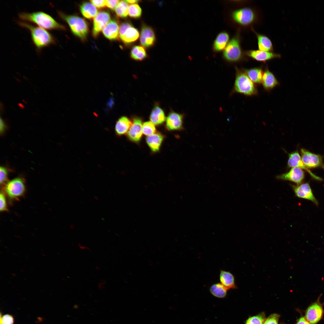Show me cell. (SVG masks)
Wrapping results in <instances>:
<instances>
[{"instance_id":"1","label":"cell","mask_w":324,"mask_h":324,"mask_svg":"<svg viewBox=\"0 0 324 324\" xmlns=\"http://www.w3.org/2000/svg\"><path fill=\"white\" fill-rule=\"evenodd\" d=\"M22 20L34 23L50 30H64L65 27L57 22L49 15L42 11L31 13L22 12L19 15Z\"/></svg>"},{"instance_id":"2","label":"cell","mask_w":324,"mask_h":324,"mask_svg":"<svg viewBox=\"0 0 324 324\" xmlns=\"http://www.w3.org/2000/svg\"><path fill=\"white\" fill-rule=\"evenodd\" d=\"M18 24L30 31L32 41L38 49L55 43L54 37L44 29L24 22H18Z\"/></svg>"},{"instance_id":"3","label":"cell","mask_w":324,"mask_h":324,"mask_svg":"<svg viewBox=\"0 0 324 324\" xmlns=\"http://www.w3.org/2000/svg\"><path fill=\"white\" fill-rule=\"evenodd\" d=\"M233 91L247 96L256 95L258 90L255 84L250 79L244 70L236 69Z\"/></svg>"},{"instance_id":"4","label":"cell","mask_w":324,"mask_h":324,"mask_svg":"<svg viewBox=\"0 0 324 324\" xmlns=\"http://www.w3.org/2000/svg\"><path fill=\"white\" fill-rule=\"evenodd\" d=\"M58 13L59 16L68 23L74 34L82 39L86 38L88 32V26L85 20L77 16L67 15L60 11Z\"/></svg>"},{"instance_id":"5","label":"cell","mask_w":324,"mask_h":324,"mask_svg":"<svg viewBox=\"0 0 324 324\" xmlns=\"http://www.w3.org/2000/svg\"><path fill=\"white\" fill-rule=\"evenodd\" d=\"M5 193L11 199H17L22 196L26 190L24 179L21 178H15L7 182L4 186Z\"/></svg>"},{"instance_id":"6","label":"cell","mask_w":324,"mask_h":324,"mask_svg":"<svg viewBox=\"0 0 324 324\" xmlns=\"http://www.w3.org/2000/svg\"><path fill=\"white\" fill-rule=\"evenodd\" d=\"M224 58L231 62L239 61L242 57V53L239 39L236 37L228 43L223 52Z\"/></svg>"},{"instance_id":"7","label":"cell","mask_w":324,"mask_h":324,"mask_svg":"<svg viewBox=\"0 0 324 324\" xmlns=\"http://www.w3.org/2000/svg\"><path fill=\"white\" fill-rule=\"evenodd\" d=\"M300 152L302 161L308 168H320L324 169V163L321 155L303 148L301 149Z\"/></svg>"},{"instance_id":"8","label":"cell","mask_w":324,"mask_h":324,"mask_svg":"<svg viewBox=\"0 0 324 324\" xmlns=\"http://www.w3.org/2000/svg\"><path fill=\"white\" fill-rule=\"evenodd\" d=\"M233 20L243 26H248L254 22L256 14L254 11L249 8H244L236 10L232 14Z\"/></svg>"},{"instance_id":"9","label":"cell","mask_w":324,"mask_h":324,"mask_svg":"<svg viewBox=\"0 0 324 324\" xmlns=\"http://www.w3.org/2000/svg\"><path fill=\"white\" fill-rule=\"evenodd\" d=\"M321 296L317 301L309 306L305 311V318L310 324H316L323 316V310L319 300Z\"/></svg>"},{"instance_id":"10","label":"cell","mask_w":324,"mask_h":324,"mask_svg":"<svg viewBox=\"0 0 324 324\" xmlns=\"http://www.w3.org/2000/svg\"><path fill=\"white\" fill-rule=\"evenodd\" d=\"M119 34L121 40L126 44L136 41L139 36L138 30L128 22H123L121 24L119 28Z\"/></svg>"},{"instance_id":"11","label":"cell","mask_w":324,"mask_h":324,"mask_svg":"<svg viewBox=\"0 0 324 324\" xmlns=\"http://www.w3.org/2000/svg\"><path fill=\"white\" fill-rule=\"evenodd\" d=\"M291 186L296 196L310 200L318 206V202L314 196L309 182L302 183L297 185H292Z\"/></svg>"},{"instance_id":"12","label":"cell","mask_w":324,"mask_h":324,"mask_svg":"<svg viewBox=\"0 0 324 324\" xmlns=\"http://www.w3.org/2000/svg\"><path fill=\"white\" fill-rule=\"evenodd\" d=\"M287 165L289 168L298 167L308 172L313 179L315 180L319 181H321L323 180L321 177L314 174L306 166L302 161L301 156L297 151L289 154Z\"/></svg>"},{"instance_id":"13","label":"cell","mask_w":324,"mask_h":324,"mask_svg":"<svg viewBox=\"0 0 324 324\" xmlns=\"http://www.w3.org/2000/svg\"><path fill=\"white\" fill-rule=\"evenodd\" d=\"M304 177V172L302 169L293 167L288 172L278 175L276 178L279 180L289 181L298 185L302 183Z\"/></svg>"},{"instance_id":"14","label":"cell","mask_w":324,"mask_h":324,"mask_svg":"<svg viewBox=\"0 0 324 324\" xmlns=\"http://www.w3.org/2000/svg\"><path fill=\"white\" fill-rule=\"evenodd\" d=\"M132 122L128 132L127 137L131 141L137 143L140 141L142 135V120L140 118L136 117L133 118Z\"/></svg>"},{"instance_id":"15","label":"cell","mask_w":324,"mask_h":324,"mask_svg":"<svg viewBox=\"0 0 324 324\" xmlns=\"http://www.w3.org/2000/svg\"><path fill=\"white\" fill-rule=\"evenodd\" d=\"M184 115L172 111L166 119V127L170 130H182L184 128Z\"/></svg>"},{"instance_id":"16","label":"cell","mask_w":324,"mask_h":324,"mask_svg":"<svg viewBox=\"0 0 324 324\" xmlns=\"http://www.w3.org/2000/svg\"><path fill=\"white\" fill-rule=\"evenodd\" d=\"M110 20V15L108 12L101 11L97 14L94 20L92 34L94 37H96L98 35Z\"/></svg>"},{"instance_id":"17","label":"cell","mask_w":324,"mask_h":324,"mask_svg":"<svg viewBox=\"0 0 324 324\" xmlns=\"http://www.w3.org/2000/svg\"><path fill=\"white\" fill-rule=\"evenodd\" d=\"M245 54L248 56L259 62H265L268 60L280 57V55L270 52L260 50H250Z\"/></svg>"},{"instance_id":"18","label":"cell","mask_w":324,"mask_h":324,"mask_svg":"<svg viewBox=\"0 0 324 324\" xmlns=\"http://www.w3.org/2000/svg\"><path fill=\"white\" fill-rule=\"evenodd\" d=\"M155 40V35L153 30L150 27L142 26L140 37L141 44L145 47H149L154 45Z\"/></svg>"},{"instance_id":"19","label":"cell","mask_w":324,"mask_h":324,"mask_svg":"<svg viewBox=\"0 0 324 324\" xmlns=\"http://www.w3.org/2000/svg\"><path fill=\"white\" fill-rule=\"evenodd\" d=\"M219 280L220 283L228 290L237 288L236 284L235 277L229 271L220 270Z\"/></svg>"},{"instance_id":"20","label":"cell","mask_w":324,"mask_h":324,"mask_svg":"<svg viewBox=\"0 0 324 324\" xmlns=\"http://www.w3.org/2000/svg\"><path fill=\"white\" fill-rule=\"evenodd\" d=\"M119 28L117 22L112 20L103 29L102 33L106 38L110 40H115L119 36Z\"/></svg>"},{"instance_id":"21","label":"cell","mask_w":324,"mask_h":324,"mask_svg":"<svg viewBox=\"0 0 324 324\" xmlns=\"http://www.w3.org/2000/svg\"><path fill=\"white\" fill-rule=\"evenodd\" d=\"M262 83L264 88L269 91L279 84V83L274 74L266 69L263 72Z\"/></svg>"},{"instance_id":"22","label":"cell","mask_w":324,"mask_h":324,"mask_svg":"<svg viewBox=\"0 0 324 324\" xmlns=\"http://www.w3.org/2000/svg\"><path fill=\"white\" fill-rule=\"evenodd\" d=\"M132 122L127 117L123 116L116 122L115 126V131L118 136H121L128 132Z\"/></svg>"},{"instance_id":"23","label":"cell","mask_w":324,"mask_h":324,"mask_svg":"<svg viewBox=\"0 0 324 324\" xmlns=\"http://www.w3.org/2000/svg\"><path fill=\"white\" fill-rule=\"evenodd\" d=\"M164 138L162 134L158 132L148 136L146 140L151 151L153 152H156L159 151Z\"/></svg>"},{"instance_id":"24","label":"cell","mask_w":324,"mask_h":324,"mask_svg":"<svg viewBox=\"0 0 324 324\" xmlns=\"http://www.w3.org/2000/svg\"><path fill=\"white\" fill-rule=\"evenodd\" d=\"M149 119L154 125H158L163 124L166 118L163 110L159 106L156 105L151 111Z\"/></svg>"},{"instance_id":"25","label":"cell","mask_w":324,"mask_h":324,"mask_svg":"<svg viewBox=\"0 0 324 324\" xmlns=\"http://www.w3.org/2000/svg\"><path fill=\"white\" fill-rule=\"evenodd\" d=\"M229 39V34L225 32L220 33L217 36L214 43L213 48L216 51H220L224 49Z\"/></svg>"},{"instance_id":"26","label":"cell","mask_w":324,"mask_h":324,"mask_svg":"<svg viewBox=\"0 0 324 324\" xmlns=\"http://www.w3.org/2000/svg\"><path fill=\"white\" fill-rule=\"evenodd\" d=\"M243 70L248 77L254 83L257 84L262 83L264 72L261 68H254Z\"/></svg>"},{"instance_id":"27","label":"cell","mask_w":324,"mask_h":324,"mask_svg":"<svg viewBox=\"0 0 324 324\" xmlns=\"http://www.w3.org/2000/svg\"><path fill=\"white\" fill-rule=\"evenodd\" d=\"M81 12L86 18L93 19L97 15L98 10L93 4L88 2L83 3L80 7Z\"/></svg>"},{"instance_id":"28","label":"cell","mask_w":324,"mask_h":324,"mask_svg":"<svg viewBox=\"0 0 324 324\" xmlns=\"http://www.w3.org/2000/svg\"><path fill=\"white\" fill-rule=\"evenodd\" d=\"M259 50L271 52L273 49L272 43L270 39L264 35L256 34Z\"/></svg>"},{"instance_id":"29","label":"cell","mask_w":324,"mask_h":324,"mask_svg":"<svg viewBox=\"0 0 324 324\" xmlns=\"http://www.w3.org/2000/svg\"><path fill=\"white\" fill-rule=\"evenodd\" d=\"M210 293L214 296L219 298H223L226 296L228 290L220 283L212 284L209 289Z\"/></svg>"},{"instance_id":"30","label":"cell","mask_w":324,"mask_h":324,"mask_svg":"<svg viewBox=\"0 0 324 324\" xmlns=\"http://www.w3.org/2000/svg\"><path fill=\"white\" fill-rule=\"evenodd\" d=\"M131 57L136 60H142L147 56L146 51L141 46H136L132 48L131 52Z\"/></svg>"},{"instance_id":"31","label":"cell","mask_w":324,"mask_h":324,"mask_svg":"<svg viewBox=\"0 0 324 324\" xmlns=\"http://www.w3.org/2000/svg\"><path fill=\"white\" fill-rule=\"evenodd\" d=\"M128 4L125 1H120L116 8L115 11L117 16L120 18H124L128 14Z\"/></svg>"},{"instance_id":"32","label":"cell","mask_w":324,"mask_h":324,"mask_svg":"<svg viewBox=\"0 0 324 324\" xmlns=\"http://www.w3.org/2000/svg\"><path fill=\"white\" fill-rule=\"evenodd\" d=\"M128 14L130 17L132 18H139L141 15L142 9L136 4H130L129 6Z\"/></svg>"},{"instance_id":"33","label":"cell","mask_w":324,"mask_h":324,"mask_svg":"<svg viewBox=\"0 0 324 324\" xmlns=\"http://www.w3.org/2000/svg\"><path fill=\"white\" fill-rule=\"evenodd\" d=\"M156 130L154 125L151 122H146L143 124L142 133L145 135L150 136L156 133Z\"/></svg>"},{"instance_id":"34","label":"cell","mask_w":324,"mask_h":324,"mask_svg":"<svg viewBox=\"0 0 324 324\" xmlns=\"http://www.w3.org/2000/svg\"><path fill=\"white\" fill-rule=\"evenodd\" d=\"M266 320L265 315L261 313L249 317L245 324H263Z\"/></svg>"},{"instance_id":"35","label":"cell","mask_w":324,"mask_h":324,"mask_svg":"<svg viewBox=\"0 0 324 324\" xmlns=\"http://www.w3.org/2000/svg\"><path fill=\"white\" fill-rule=\"evenodd\" d=\"M9 170L7 168L1 166L0 168V182L1 185L4 186L8 182V175Z\"/></svg>"},{"instance_id":"36","label":"cell","mask_w":324,"mask_h":324,"mask_svg":"<svg viewBox=\"0 0 324 324\" xmlns=\"http://www.w3.org/2000/svg\"><path fill=\"white\" fill-rule=\"evenodd\" d=\"M14 320L13 316L10 314H5L2 316L1 315L0 324H13Z\"/></svg>"},{"instance_id":"37","label":"cell","mask_w":324,"mask_h":324,"mask_svg":"<svg viewBox=\"0 0 324 324\" xmlns=\"http://www.w3.org/2000/svg\"><path fill=\"white\" fill-rule=\"evenodd\" d=\"M279 316L274 314L270 315L265 320L263 324H278Z\"/></svg>"},{"instance_id":"38","label":"cell","mask_w":324,"mask_h":324,"mask_svg":"<svg viewBox=\"0 0 324 324\" xmlns=\"http://www.w3.org/2000/svg\"><path fill=\"white\" fill-rule=\"evenodd\" d=\"M0 211L1 212L7 211L6 197L2 192H1L0 194Z\"/></svg>"},{"instance_id":"39","label":"cell","mask_w":324,"mask_h":324,"mask_svg":"<svg viewBox=\"0 0 324 324\" xmlns=\"http://www.w3.org/2000/svg\"><path fill=\"white\" fill-rule=\"evenodd\" d=\"M90 2L97 7L99 8H103L106 6V0H91Z\"/></svg>"},{"instance_id":"40","label":"cell","mask_w":324,"mask_h":324,"mask_svg":"<svg viewBox=\"0 0 324 324\" xmlns=\"http://www.w3.org/2000/svg\"><path fill=\"white\" fill-rule=\"evenodd\" d=\"M119 1V0H106V6L110 8L113 10L116 8Z\"/></svg>"},{"instance_id":"41","label":"cell","mask_w":324,"mask_h":324,"mask_svg":"<svg viewBox=\"0 0 324 324\" xmlns=\"http://www.w3.org/2000/svg\"><path fill=\"white\" fill-rule=\"evenodd\" d=\"M7 128V125L4 121L0 117V132L1 134H3Z\"/></svg>"},{"instance_id":"42","label":"cell","mask_w":324,"mask_h":324,"mask_svg":"<svg viewBox=\"0 0 324 324\" xmlns=\"http://www.w3.org/2000/svg\"><path fill=\"white\" fill-rule=\"evenodd\" d=\"M296 324H310L304 317H301L297 321Z\"/></svg>"},{"instance_id":"43","label":"cell","mask_w":324,"mask_h":324,"mask_svg":"<svg viewBox=\"0 0 324 324\" xmlns=\"http://www.w3.org/2000/svg\"><path fill=\"white\" fill-rule=\"evenodd\" d=\"M106 286V283L104 281L102 280L98 284V288L99 289L103 290L105 288Z\"/></svg>"},{"instance_id":"44","label":"cell","mask_w":324,"mask_h":324,"mask_svg":"<svg viewBox=\"0 0 324 324\" xmlns=\"http://www.w3.org/2000/svg\"><path fill=\"white\" fill-rule=\"evenodd\" d=\"M78 245L79 247L81 249L83 250H87L89 251H90V249L88 247L85 246L83 245L82 244L80 243L78 244Z\"/></svg>"},{"instance_id":"45","label":"cell","mask_w":324,"mask_h":324,"mask_svg":"<svg viewBox=\"0 0 324 324\" xmlns=\"http://www.w3.org/2000/svg\"><path fill=\"white\" fill-rule=\"evenodd\" d=\"M125 1L127 2V3H129L133 4L135 3H137V2H140V1H139V0H126Z\"/></svg>"},{"instance_id":"46","label":"cell","mask_w":324,"mask_h":324,"mask_svg":"<svg viewBox=\"0 0 324 324\" xmlns=\"http://www.w3.org/2000/svg\"><path fill=\"white\" fill-rule=\"evenodd\" d=\"M19 107L22 109H23L24 108V106L21 103H19L18 104Z\"/></svg>"}]
</instances>
